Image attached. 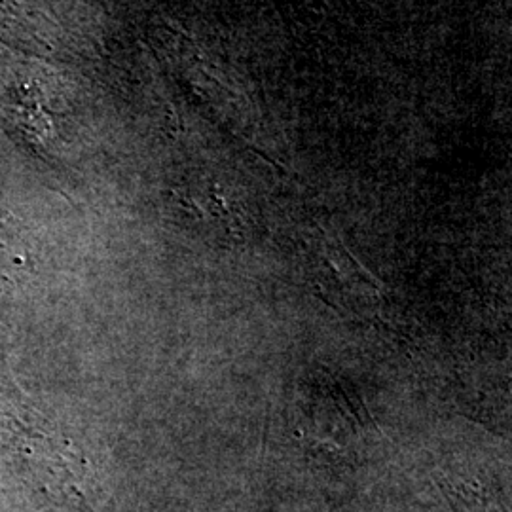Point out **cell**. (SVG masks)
I'll use <instances>...</instances> for the list:
<instances>
[{
	"mask_svg": "<svg viewBox=\"0 0 512 512\" xmlns=\"http://www.w3.org/2000/svg\"><path fill=\"white\" fill-rule=\"evenodd\" d=\"M0 427L10 440L12 454L48 492L52 486H61V490H65L57 471H69L71 461L76 458L69 440L61 439L54 429H50L37 410L23 412L18 404L2 410Z\"/></svg>",
	"mask_w": 512,
	"mask_h": 512,
	"instance_id": "6da1fadb",
	"label": "cell"
}]
</instances>
